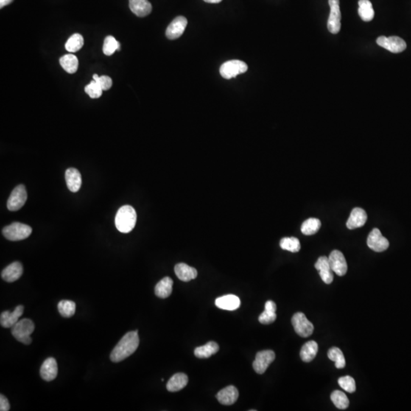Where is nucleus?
Returning a JSON list of instances; mask_svg holds the SVG:
<instances>
[{
  "mask_svg": "<svg viewBox=\"0 0 411 411\" xmlns=\"http://www.w3.org/2000/svg\"><path fill=\"white\" fill-rule=\"evenodd\" d=\"M140 344L138 331H130L126 334L110 353V360L119 362L131 356L138 348Z\"/></svg>",
  "mask_w": 411,
  "mask_h": 411,
  "instance_id": "obj_1",
  "label": "nucleus"
},
{
  "mask_svg": "<svg viewBox=\"0 0 411 411\" xmlns=\"http://www.w3.org/2000/svg\"><path fill=\"white\" fill-rule=\"evenodd\" d=\"M136 213L131 206L125 205L119 209L115 217V225L119 232L128 233L136 225Z\"/></svg>",
  "mask_w": 411,
  "mask_h": 411,
  "instance_id": "obj_2",
  "label": "nucleus"
},
{
  "mask_svg": "<svg viewBox=\"0 0 411 411\" xmlns=\"http://www.w3.org/2000/svg\"><path fill=\"white\" fill-rule=\"evenodd\" d=\"M34 331V324L30 319L24 318L18 321L12 328V334L18 341L26 345L32 344L31 337Z\"/></svg>",
  "mask_w": 411,
  "mask_h": 411,
  "instance_id": "obj_3",
  "label": "nucleus"
},
{
  "mask_svg": "<svg viewBox=\"0 0 411 411\" xmlns=\"http://www.w3.org/2000/svg\"><path fill=\"white\" fill-rule=\"evenodd\" d=\"M32 229L29 225L20 222H13L3 230V234L9 241H21L29 238L32 234Z\"/></svg>",
  "mask_w": 411,
  "mask_h": 411,
  "instance_id": "obj_4",
  "label": "nucleus"
},
{
  "mask_svg": "<svg viewBox=\"0 0 411 411\" xmlns=\"http://www.w3.org/2000/svg\"><path fill=\"white\" fill-rule=\"evenodd\" d=\"M292 324L295 332L300 337H309L314 331V325L308 320L304 313H295L292 316Z\"/></svg>",
  "mask_w": 411,
  "mask_h": 411,
  "instance_id": "obj_5",
  "label": "nucleus"
},
{
  "mask_svg": "<svg viewBox=\"0 0 411 411\" xmlns=\"http://www.w3.org/2000/svg\"><path fill=\"white\" fill-rule=\"evenodd\" d=\"M247 68L248 67L244 62L233 60L224 63L221 66L219 73L224 79H230L236 77L238 75L245 73Z\"/></svg>",
  "mask_w": 411,
  "mask_h": 411,
  "instance_id": "obj_6",
  "label": "nucleus"
},
{
  "mask_svg": "<svg viewBox=\"0 0 411 411\" xmlns=\"http://www.w3.org/2000/svg\"><path fill=\"white\" fill-rule=\"evenodd\" d=\"M331 8L328 21V29L332 34H337L341 29V12L340 9V0H329Z\"/></svg>",
  "mask_w": 411,
  "mask_h": 411,
  "instance_id": "obj_7",
  "label": "nucleus"
},
{
  "mask_svg": "<svg viewBox=\"0 0 411 411\" xmlns=\"http://www.w3.org/2000/svg\"><path fill=\"white\" fill-rule=\"evenodd\" d=\"M376 43L381 48L387 50L394 54L403 52L407 48L406 42L402 38L396 36L386 37L384 36L378 37Z\"/></svg>",
  "mask_w": 411,
  "mask_h": 411,
  "instance_id": "obj_8",
  "label": "nucleus"
},
{
  "mask_svg": "<svg viewBox=\"0 0 411 411\" xmlns=\"http://www.w3.org/2000/svg\"><path fill=\"white\" fill-rule=\"evenodd\" d=\"M28 194L26 187L20 185L14 188L7 202V208L10 211L20 210L27 200Z\"/></svg>",
  "mask_w": 411,
  "mask_h": 411,
  "instance_id": "obj_9",
  "label": "nucleus"
},
{
  "mask_svg": "<svg viewBox=\"0 0 411 411\" xmlns=\"http://www.w3.org/2000/svg\"><path fill=\"white\" fill-rule=\"evenodd\" d=\"M274 359L275 353L272 350L258 352L253 362L254 370L258 374H264Z\"/></svg>",
  "mask_w": 411,
  "mask_h": 411,
  "instance_id": "obj_10",
  "label": "nucleus"
},
{
  "mask_svg": "<svg viewBox=\"0 0 411 411\" xmlns=\"http://www.w3.org/2000/svg\"><path fill=\"white\" fill-rule=\"evenodd\" d=\"M367 245L376 252H382L389 247V241L381 235L378 229H373L367 239Z\"/></svg>",
  "mask_w": 411,
  "mask_h": 411,
  "instance_id": "obj_11",
  "label": "nucleus"
},
{
  "mask_svg": "<svg viewBox=\"0 0 411 411\" xmlns=\"http://www.w3.org/2000/svg\"><path fill=\"white\" fill-rule=\"evenodd\" d=\"M330 266L331 270L337 275L342 277L347 272V263L345 257L341 252L338 250H334L328 257Z\"/></svg>",
  "mask_w": 411,
  "mask_h": 411,
  "instance_id": "obj_12",
  "label": "nucleus"
},
{
  "mask_svg": "<svg viewBox=\"0 0 411 411\" xmlns=\"http://www.w3.org/2000/svg\"><path fill=\"white\" fill-rule=\"evenodd\" d=\"M188 26V20L185 17L178 16L174 18L166 29V37L170 40H175L185 32Z\"/></svg>",
  "mask_w": 411,
  "mask_h": 411,
  "instance_id": "obj_13",
  "label": "nucleus"
},
{
  "mask_svg": "<svg viewBox=\"0 0 411 411\" xmlns=\"http://www.w3.org/2000/svg\"><path fill=\"white\" fill-rule=\"evenodd\" d=\"M24 312V306H17L12 312L9 311H3L0 316V324L5 328H12L19 321L20 317Z\"/></svg>",
  "mask_w": 411,
  "mask_h": 411,
  "instance_id": "obj_14",
  "label": "nucleus"
},
{
  "mask_svg": "<svg viewBox=\"0 0 411 411\" xmlns=\"http://www.w3.org/2000/svg\"><path fill=\"white\" fill-rule=\"evenodd\" d=\"M316 270H318L319 275L326 284H331L334 280L333 270H331L328 257L322 256L317 259L314 264Z\"/></svg>",
  "mask_w": 411,
  "mask_h": 411,
  "instance_id": "obj_15",
  "label": "nucleus"
},
{
  "mask_svg": "<svg viewBox=\"0 0 411 411\" xmlns=\"http://www.w3.org/2000/svg\"><path fill=\"white\" fill-rule=\"evenodd\" d=\"M367 213L362 209L356 207L352 210L350 217L347 222V227L349 230H355V229L360 228L365 225L367 221Z\"/></svg>",
  "mask_w": 411,
  "mask_h": 411,
  "instance_id": "obj_16",
  "label": "nucleus"
},
{
  "mask_svg": "<svg viewBox=\"0 0 411 411\" xmlns=\"http://www.w3.org/2000/svg\"><path fill=\"white\" fill-rule=\"evenodd\" d=\"M40 373L44 381H51L55 379L58 374V367L56 359L53 357L48 358L42 364Z\"/></svg>",
  "mask_w": 411,
  "mask_h": 411,
  "instance_id": "obj_17",
  "label": "nucleus"
},
{
  "mask_svg": "<svg viewBox=\"0 0 411 411\" xmlns=\"http://www.w3.org/2000/svg\"><path fill=\"white\" fill-rule=\"evenodd\" d=\"M216 398L220 404L223 405H232L235 404L239 398V391L235 386L230 385L219 391Z\"/></svg>",
  "mask_w": 411,
  "mask_h": 411,
  "instance_id": "obj_18",
  "label": "nucleus"
},
{
  "mask_svg": "<svg viewBox=\"0 0 411 411\" xmlns=\"http://www.w3.org/2000/svg\"><path fill=\"white\" fill-rule=\"evenodd\" d=\"M23 273V267L21 263L15 261L9 264L2 271L1 277L5 281L12 283L16 281Z\"/></svg>",
  "mask_w": 411,
  "mask_h": 411,
  "instance_id": "obj_19",
  "label": "nucleus"
},
{
  "mask_svg": "<svg viewBox=\"0 0 411 411\" xmlns=\"http://www.w3.org/2000/svg\"><path fill=\"white\" fill-rule=\"evenodd\" d=\"M216 307L227 311H234L241 306V301L239 297L235 295H226L216 299L215 302Z\"/></svg>",
  "mask_w": 411,
  "mask_h": 411,
  "instance_id": "obj_20",
  "label": "nucleus"
},
{
  "mask_svg": "<svg viewBox=\"0 0 411 411\" xmlns=\"http://www.w3.org/2000/svg\"><path fill=\"white\" fill-rule=\"evenodd\" d=\"M130 9L136 16L146 17L152 12V5L148 0H129Z\"/></svg>",
  "mask_w": 411,
  "mask_h": 411,
  "instance_id": "obj_21",
  "label": "nucleus"
},
{
  "mask_svg": "<svg viewBox=\"0 0 411 411\" xmlns=\"http://www.w3.org/2000/svg\"><path fill=\"white\" fill-rule=\"evenodd\" d=\"M174 272L179 280L184 282H189L197 277V271L194 267L188 264L180 263L174 267Z\"/></svg>",
  "mask_w": 411,
  "mask_h": 411,
  "instance_id": "obj_22",
  "label": "nucleus"
},
{
  "mask_svg": "<svg viewBox=\"0 0 411 411\" xmlns=\"http://www.w3.org/2000/svg\"><path fill=\"white\" fill-rule=\"evenodd\" d=\"M66 181L68 189L71 192L76 193L80 189L82 185V177L77 169L70 168L66 171Z\"/></svg>",
  "mask_w": 411,
  "mask_h": 411,
  "instance_id": "obj_23",
  "label": "nucleus"
},
{
  "mask_svg": "<svg viewBox=\"0 0 411 411\" xmlns=\"http://www.w3.org/2000/svg\"><path fill=\"white\" fill-rule=\"evenodd\" d=\"M188 383V377L185 373H176L168 381L167 390L171 392H179L186 387Z\"/></svg>",
  "mask_w": 411,
  "mask_h": 411,
  "instance_id": "obj_24",
  "label": "nucleus"
},
{
  "mask_svg": "<svg viewBox=\"0 0 411 411\" xmlns=\"http://www.w3.org/2000/svg\"><path fill=\"white\" fill-rule=\"evenodd\" d=\"M173 280L170 277L162 279L155 287V293L158 298L166 299L172 292Z\"/></svg>",
  "mask_w": 411,
  "mask_h": 411,
  "instance_id": "obj_25",
  "label": "nucleus"
},
{
  "mask_svg": "<svg viewBox=\"0 0 411 411\" xmlns=\"http://www.w3.org/2000/svg\"><path fill=\"white\" fill-rule=\"evenodd\" d=\"M318 345L314 340H310L302 347L300 351V357L305 362H310L317 356Z\"/></svg>",
  "mask_w": 411,
  "mask_h": 411,
  "instance_id": "obj_26",
  "label": "nucleus"
},
{
  "mask_svg": "<svg viewBox=\"0 0 411 411\" xmlns=\"http://www.w3.org/2000/svg\"><path fill=\"white\" fill-rule=\"evenodd\" d=\"M277 306L274 302L269 300L265 303V310L264 312L259 316V322L263 325H269L273 323L277 319Z\"/></svg>",
  "mask_w": 411,
  "mask_h": 411,
  "instance_id": "obj_27",
  "label": "nucleus"
},
{
  "mask_svg": "<svg viewBox=\"0 0 411 411\" xmlns=\"http://www.w3.org/2000/svg\"><path fill=\"white\" fill-rule=\"evenodd\" d=\"M219 345L216 342L210 341L205 345L197 347L194 350V355L200 359H207L219 351Z\"/></svg>",
  "mask_w": 411,
  "mask_h": 411,
  "instance_id": "obj_28",
  "label": "nucleus"
},
{
  "mask_svg": "<svg viewBox=\"0 0 411 411\" xmlns=\"http://www.w3.org/2000/svg\"><path fill=\"white\" fill-rule=\"evenodd\" d=\"M358 12L362 21H370L374 18V9L370 0H359Z\"/></svg>",
  "mask_w": 411,
  "mask_h": 411,
  "instance_id": "obj_29",
  "label": "nucleus"
},
{
  "mask_svg": "<svg viewBox=\"0 0 411 411\" xmlns=\"http://www.w3.org/2000/svg\"><path fill=\"white\" fill-rule=\"evenodd\" d=\"M60 63L65 71L70 74L76 73L79 66V60L73 54H66L60 59Z\"/></svg>",
  "mask_w": 411,
  "mask_h": 411,
  "instance_id": "obj_30",
  "label": "nucleus"
},
{
  "mask_svg": "<svg viewBox=\"0 0 411 411\" xmlns=\"http://www.w3.org/2000/svg\"><path fill=\"white\" fill-rule=\"evenodd\" d=\"M322 222L316 218H309L303 222L301 227V231L305 236H312L320 230Z\"/></svg>",
  "mask_w": 411,
  "mask_h": 411,
  "instance_id": "obj_31",
  "label": "nucleus"
},
{
  "mask_svg": "<svg viewBox=\"0 0 411 411\" xmlns=\"http://www.w3.org/2000/svg\"><path fill=\"white\" fill-rule=\"evenodd\" d=\"M331 399L334 405L340 410H345L350 404V401L347 395L340 391L336 390L333 392L331 395Z\"/></svg>",
  "mask_w": 411,
  "mask_h": 411,
  "instance_id": "obj_32",
  "label": "nucleus"
},
{
  "mask_svg": "<svg viewBox=\"0 0 411 411\" xmlns=\"http://www.w3.org/2000/svg\"><path fill=\"white\" fill-rule=\"evenodd\" d=\"M328 356L331 361L335 362L336 368L342 369L345 367L346 361L344 353L338 347H332L328 352Z\"/></svg>",
  "mask_w": 411,
  "mask_h": 411,
  "instance_id": "obj_33",
  "label": "nucleus"
},
{
  "mask_svg": "<svg viewBox=\"0 0 411 411\" xmlns=\"http://www.w3.org/2000/svg\"><path fill=\"white\" fill-rule=\"evenodd\" d=\"M83 37L81 34H74L68 39L65 47L68 52L75 53L79 51L83 47Z\"/></svg>",
  "mask_w": 411,
  "mask_h": 411,
  "instance_id": "obj_34",
  "label": "nucleus"
},
{
  "mask_svg": "<svg viewBox=\"0 0 411 411\" xmlns=\"http://www.w3.org/2000/svg\"><path fill=\"white\" fill-rule=\"evenodd\" d=\"M280 245L283 250H289L292 253L300 252L301 248L300 240L295 237L283 238L280 241Z\"/></svg>",
  "mask_w": 411,
  "mask_h": 411,
  "instance_id": "obj_35",
  "label": "nucleus"
},
{
  "mask_svg": "<svg viewBox=\"0 0 411 411\" xmlns=\"http://www.w3.org/2000/svg\"><path fill=\"white\" fill-rule=\"evenodd\" d=\"M116 51H121V44L113 36H107L103 45V52L105 55L111 56Z\"/></svg>",
  "mask_w": 411,
  "mask_h": 411,
  "instance_id": "obj_36",
  "label": "nucleus"
},
{
  "mask_svg": "<svg viewBox=\"0 0 411 411\" xmlns=\"http://www.w3.org/2000/svg\"><path fill=\"white\" fill-rule=\"evenodd\" d=\"M59 312L63 317H70L76 312V303L70 300H62L58 303Z\"/></svg>",
  "mask_w": 411,
  "mask_h": 411,
  "instance_id": "obj_37",
  "label": "nucleus"
},
{
  "mask_svg": "<svg viewBox=\"0 0 411 411\" xmlns=\"http://www.w3.org/2000/svg\"><path fill=\"white\" fill-rule=\"evenodd\" d=\"M338 384L340 387L349 393H354L356 392V382L351 376L341 377L338 379Z\"/></svg>",
  "mask_w": 411,
  "mask_h": 411,
  "instance_id": "obj_38",
  "label": "nucleus"
},
{
  "mask_svg": "<svg viewBox=\"0 0 411 411\" xmlns=\"http://www.w3.org/2000/svg\"><path fill=\"white\" fill-rule=\"evenodd\" d=\"M85 92L92 99H99L102 96L103 90L98 82L93 80L85 86Z\"/></svg>",
  "mask_w": 411,
  "mask_h": 411,
  "instance_id": "obj_39",
  "label": "nucleus"
},
{
  "mask_svg": "<svg viewBox=\"0 0 411 411\" xmlns=\"http://www.w3.org/2000/svg\"><path fill=\"white\" fill-rule=\"evenodd\" d=\"M93 79L100 85L103 91H107V90L110 89L111 88L112 84H113L112 79L107 76H99V75L95 74L93 76Z\"/></svg>",
  "mask_w": 411,
  "mask_h": 411,
  "instance_id": "obj_40",
  "label": "nucleus"
},
{
  "mask_svg": "<svg viewBox=\"0 0 411 411\" xmlns=\"http://www.w3.org/2000/svg\"><path fill=\"white\" fill-rule=\"evenodd\" d=\"M10 410V404L4 395H0V410L8 411Z\"/></svg>",
  "mask_w": 411,
  "mask_h": 411,
  "instance_id": "obj_41",
  "label": "nucleus"
},
{
  "mask_svg": "<svg viewBox=\"0 0 411 411\" xmlns=\"http://www.w3.org/2000/svg\"><path fill=\"white\" fill-rule=\"evenodd\" d=\"M13 0H0V8H3L4 6H8L12 3Z\"/></svg>",
  "mask_w": 411,
  "mask_h": 411,
  "instance_id": "obj_42",
  "label": "nucleus"
},
{
  "mask_svg": "<svg viewBox=\"0 0 411 411\" xmlns=\"http://www.w3.org/2000/svg\"><path fill=\"white\" fill-rule=\"evenodd\" d=\"M203 1L207 3H219L222 0H203Z\"/></svg>",
  "mask_w": 411,
  "mask_h": 411,
  "instance_id": "obj_43",
  "label": "nucleus"
}]
</instances>
